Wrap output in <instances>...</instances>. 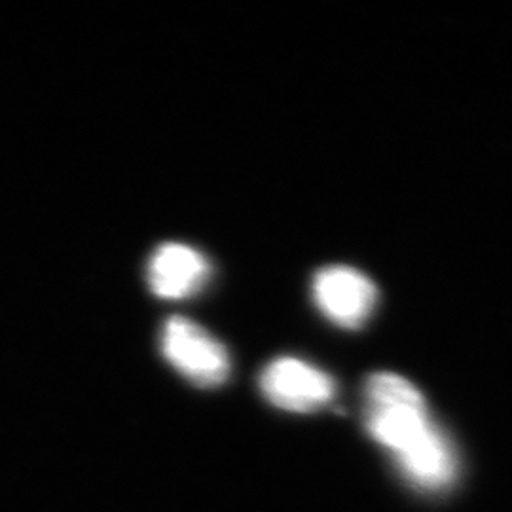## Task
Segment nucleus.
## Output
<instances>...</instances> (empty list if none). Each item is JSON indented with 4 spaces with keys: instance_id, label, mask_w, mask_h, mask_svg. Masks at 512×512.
I'll use <instances>...</instances> for the list:
<instances>
[{
    "instance_id": "f257e3e1",
    "label": "nucleus",
    "mask_w": 512,
    "mask_h": 512,
    "mask_svg": "<svg viewBox=\"0 0 512 512\" xmlns=\"http://www.w3.org/2000/svg\"><path fill=\"white\" fill-rule=\"evenodd\" d=\"M366 427L389 450L403 475L423 490H442L458 473L456 456L431 421L420 391L399 374L376 372L366 380Z\"/></svg>"
},
{
    "instance_id": "f03ea898",
    "label": "nucleus",
    "mask_w": 512,
    "mask_h": 512,
    "mask_svg": "<svg viewBox=\"0 0 512 512\" xmlns=\"http://www.w3.org/2000/svg\"><path fill=\"white\" fill-rule=\"evenodd\" d=\"M165 361L198 387H219L230 376V355L219 340L184 317H169L160 332Z\"/></svg>"
},
{
    "instance_id": "7ed1b4c3",
    "label": "nucleus",
    "mask_w": 512,
    "mask_h": 512,
    "mask_svg": "<svg viewBox=\"0 0 512 512\" xmlns=\"http://www.w3.org/2000/svg\"><path fill=\"white\" fill-rule=\"evenodd\" d=\"M260 391L275 408L308 414L334 399L336 384L317 366L296 357H279L262 370Z\"/></svg>"
},
{
    "instance_id": "20e7f679",
    "label": "nucleus",
    "mask_w": 512,
    "mask_h": 512,
    "mask_svg": "<svg viewBox=\"0 0 512 512\" xmlns=\"http://www.w3.org/2000/svg\"><path fill=\"white\" fill-rule=\"evenodd\" d=\"M311 296L329 321L348 330L363 327L378 302L376 285L349 266L319 270L311 283Z\"/></svg>"
},
{
    "instance_id": "39448f33",
    "label": "nucleus",
    "mask_w": 512,
    "mask_h": 512,
    "mask_svg": "<svg viewBox=\"0 0 512 512\" xmlns=\"http://www.w3.org/2000/svg\"><path fill=\"white\" fill-rule=\"evenodd\" d=\"M211 275L207 258L183 243H164L148 260L150 291L164 300H183L200 293Z\"/></svg>"
}]
</instances>
